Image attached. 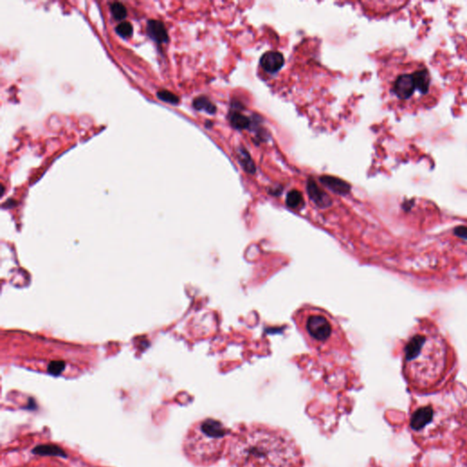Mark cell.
<instances>
[{
	"mask_svg": "<svg viewBox=\"0 0 467 467\" xmlns=\"http://www.w3.org/2000/svg\"><path fill=\"white\" fill-rule=\"evenodd\" d=\"M228 458L230 467H293L299 452L294 440L286 432L251 424L234 434Z\"/></svg>",
	"mask_w": 467,
	"mask_h": 467,
	"instance_id": "1",
	"label": "cell"
},
{
	"mask_svg": "<svg viewBox=\"0 0 467 467\" xmlns=\"http://www.w3.org/2000/svg\"><path fill=\"white\" fill-rule=\"evenodd\" d=\"M447 369V350L439 338L414 335L405 347L406 379L412 387L421 392L436 388Z\"/></svg>",
	"mask_w": 467,
	"mask_h": 467,
	"instance_id": "2",
	"label": "cell"
},
{
	"mask_svg": "<svg viewBox=\"0 0 467 467\" xmlns=\"http://www.w3.org/2000/svg\"><path fill=\"white\" fill-rule=\"evenodd\" d=\"M390 93L397 105L407 111L428 108L435 101L430 71L423 63L411 60L396 66Z\"/></svg>",
	"mask_w": 467,
	"mask_h": 467,
	"instance_id": "3",
	"label": "cell"
},
{
	"mask_svg": "<svg viewBox=\"0 0 467 467\" xmlns=\"http://www.w3.org/2000/svg\"><path fill=\"white\" fill-rule=\"evenodd\" d=\"M228 434V430L221 422L204 419L188 432L185 438V453L197 465H212L221 457Z\"/></svg>",
	"mask_w": 467,
	"mask_h": 467,
	"instance_id": "4",
	"label": "cell"
},
{
	"mask_svg": "<svg viewBox=\"0 0 467 467\" xmlns=\"http://www.w3.org/2000/svg\"><path fill=\"white\" fill-rule=\"evenodd\" d=\"M306 331L311 338L317 341H326L332 334V323L322 315L313 314L307 318Z\"/></svg>",
	"mask_w": 467,
	"mask_h": 467,
	"instance_id": "5",
	"label": "cell"
},
{
	"mask_svg": "<svg viewBox=\"0 0 467 467\" xmlns=\"http://www.w3.org/2000/svg\"><path fill=\"white\" fill-rule=\"evenodd\" d=\"M307 192L309 198L319 207L325 208L332 204L331 197H329L324 191L320 189L312 179H309L307 181Z\"/></svg>",
	"mask_w": 467,
	"mask_h": 467,
	"instance_id": "6",
	"label": "cell"
},
{
	"mask_svg": "<svg viewBox=\"0 0 467 467\" xmlns=\"http://www.w3.org/2000/svg\"><path fill=\"white\" fill-rule=\"evenodd\" d=\"M284 57L277 51H268L261 57L260 65L268 73H275L282 68Z\"/></svg>",
	"mask_w": 467,
	"mask_h": 467,
	"instance_id": "7",
	"label": "cell"
},
{
	"mask_svg": "<svg viewBox=\"0 0 467 467\" xmlns=\"http://www.w3.org/2000/svg\"><path fill=\"white\" fill-rule=\"evenodd\" d=\"M434 416V411L431 406H424L419 408L412 413L411 418V426L413 430L421 431L427 424H429Z\"/></svg>",
	"mask_w": 467,
	"mask_h": 467,
	"instance_id": "8",
	"label": "cell"
},
{
	"mask_svg": "<svg viewBox=\"0 0 467 467\" xmlns=\"http://www.w3.org/2000/svg\"><path fill=\"white\" fill-rule=\"evenodd\" d=\"M147 33L157 43H166L169 40L166 26L156 19H150L147 23Z\"/></svg>",
	"mask_w": 467,
	"mask_h": 467,
	"instance_id": "9",
	"label": "cell"
},
{
	"mask_svg": "<svg viewBox=\"0 0 467 467\" xmlns=\"http://www.w3.org/2000/svg\"><path fill=\"white\" fill-rule=\"evenodd\" d=\"M320 180L321 184L325 185L327 188H329L330 190L340 196H345L349 194L350 191V185L341 179L330 176V175H324L320 177Z\"/></svg>",
	"mask_w": 467,
	"mask_h": 467,
	"instance_id": "10",
	"label": "cell"
},
{
	"mask_svg": "<svg viewBox=\"0 0 467 467\" xmlns=\"http://www.w3.org/2000/svg\"><path fill=\"white\" fill-rule=\"evenodd\" d=\"M34 455H49V456H60V457H67L65 452L60 446L54 444H42L36 446L32 450Z\"/></svg>",
	"mask_w": 467,
	"mask_h": 467,
	"instance_id": "11",
	"label": "cell"
},
{
	"mask_svg": "<svg viewBox=\"0 0 467 467\" xmlns=\"http://www.w3.org/2000/svg\"><path fill=\"white\" fill-rule=\"evenodd\" d=\"M229 121L231 125L234 128L237 130H245L248 128L251 124L250 119L247 117L243 115L238 111H234L230 116H229Z\"/></svg>",
	"mask_w": 467,
	"mask_h": 467,
	"instance_id": "12",
	"label": "cell"
},
{
	"mask_svg": "<svg viewBox=\"0 0 467 467\" xmlns=\"http://www.w3.org/2000/svg\"><path fill=\"white\" fill-rule=\"evenodd\" d=\"M193 105L197 111H205L209 114H214L216 111L215 105L209 99L206 98L204 96H199V97L195 99Z\"/></svg>",
	"mask_w": 467,
	"mask_h": 467,
	"instance_id": "13",
	"label": "cell"
},
{
	"mask_svg": "<svg viewBox=\"0 0 467 467\" xmlns=\"http://www.w3.org/2000/svg\"><path fill=\"white\" fill-rule=\"evenodd\" d=\"M287 205L292 209H298L303 204V197L302 194L298 190H292L289 192L286 199Z\"/></svg>",
	"mask_w": 467,
	"mask_h": 467,
	"instance_id": "14",
	"label": "cell"
},
{
	"mask_svg": "<svg viewBox=\"0 0 467 467\" xmlns=\"http://www.w3.org/2000/svg\"><path fill=\"white\" fill-rule=\"evenodd\" d=\"M239 162L241 166L246 170V172L249 173H254L256 171V166L253 163L252 159L250 157L249 154L244 149L239 150Z\"/></svg>",
	"mask_w": 467,
	"mask_h": 467,
	"instance_id": "15",
	"label": "cell"
},
{
	"mask_svg": "<svg viewBox=\"0 0 467 467\" xmlns=\"http://www.w3.org/2000/svg\"><path fill=\"white\" fill-rule=\"evenodd\" d=\"M111 11L114 19L123 20L127 17V8L121 2H114L111 5Z\"/></svg>",
	"mask_w": 467,
	"mask_h": 467,
	"instance_id": "16",
	"label": "cell"
},
{
	"mask_svg": "<svg viewBox=\"0 0 467 467\" xmlns=\"http://www.w3.org/2000/svg\"><path fill=\"white\" fill-rule=\"evenodd\" d=\"M157 97L166 101V102H169V103H172V104H176L179 102V97L177 95L173 94V93L169 92V91H166V90H162L160 92L157 93Z\"/></svg>",
	"mask_w": 467,
	"mask_h": 467,
	"instance_id": "17",
	"label": "cell"
},
{
	"mask_svg": "<svg viewBox=\"0 0 467 467\" xmlns=\"http://www.w3.org/2000/svg\"><path fill=\"white\" fill-rule=\"evenodd\" d=\"M116 32L121 37H130L133 34V26L128 21H123L117 26Z\"/></svg>",
	"mask_w": 467,
	"mask_h": 467,
	"instance_id": "18",
	"label": "cell"
},
{
	"mask_svg": "<svg viewBox=\"0 0 467 467\" xmlns=\"http://www.w3.org/2000/svg\"><path fill=\"white\" fill-rule=\"evenodd\" d=\"M65 368V363L63 362H52L49 363L48 371L50 374L58 376L61 374Z\"/></svg>",
	"mask_w": 467,
	"mask_h": 467,
	"instance_id": "19",
	"label": "cell"
},
{
	"mask_svg": "<svg viewBox=\"0 0 467 467\" xmlns=\"http://www.w3.org/2000/svg\"><path fill=\"white\" fill-rule=\"evenodd\" d=\"M454 233L458 237L467 240V227H457L455 228Z\"/></svg>",
	"mask_w": 467,
	"mask_h": 467,
	"instance_id": "20",
	"label": "cell"
}]
</instances>
